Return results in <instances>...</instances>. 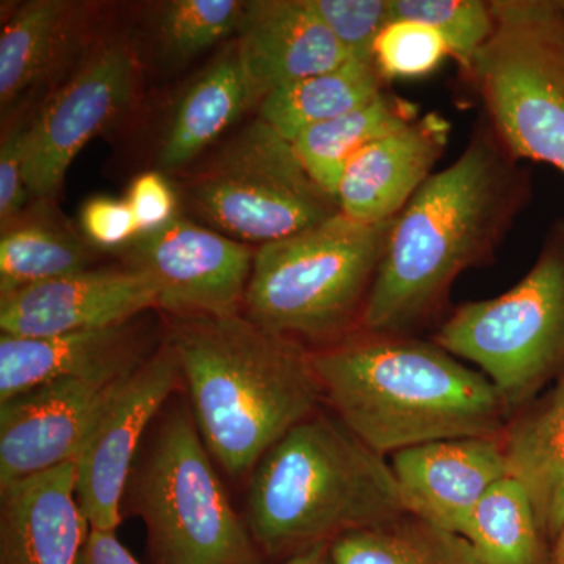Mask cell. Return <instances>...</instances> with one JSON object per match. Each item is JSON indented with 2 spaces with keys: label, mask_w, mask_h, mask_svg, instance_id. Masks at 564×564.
Returning a JSON list of instances; mask_svg holds the SVG:
<instances>
[{
  "label": "cell",
  "mask_w": 564,
  "mask_h": 564,
  "mask_svg": "<svg viewBox=\"0 0 564 564\" xmlns=\"http://www.w3.org/2000/svg\"><path fill=\"white\" fill-rule=\"evenodd\" d=\"M282 564H334L332 556V544L317 545V547L304 551L302 554L284 560Z\"/></svg>",
  "instance_id": "cell-36"
},
{
  "label": "cell",
  "mask_w": 564,
  "mask_h": 564,
  "mask_svg": "<svg viewBox=\"0 0 564 564\" xmlns=\"http://www.w3.org/2000/svg\"><path fill=\"white\" fill-rule=\"evenodd\" d=\"M212 459L192 411H173L135 481L137 511L159 564L262 563Z\"/></svg>",
  "instance_id": "cell-8"
},
{
  "label": "cell",
  "mask_w": 564,
  "mask_h": 564,
  "mask_svg": "<svg viewBox=\"0 0 564 564\" xmlns=\"http://www.w3.org/2000/svg\"><path fill=\"white\" fill-rule=\"evenodd\" d=\"M451 50L440 32L419 21H391L378 35L373 61L384 80L419 79L440 68Z\"/></svg>",
  "instance_id": "cell-30"
},
{
  "label": "cell",
  "mask_w": 564,
  "mask_h": 564,
  "mask_svg": "<svg viewBox=\"0 0 564 564\" xmlns=\"http://www.w3.org/2000/svg\"><path fill=\"white\" fill-rule=\"evenodd\" d=\"M532 196V174L481 115L462 154L393 218L361 332L415 336L436 322L455 281L496 261Z\"/></svg>",
  "instance_id": "cell-1"
},
{
  "label": "cell",
  "mask_w": 564,
  "mask_h": 564,
  "mask_svg": "<svg viewBox=\"0 0 564 564\" xmlns=\"http://www.w3.org/2000/svg\"><path fill=\"white\" fill-rule=\"evenodd\" d=\"M494 31L463 68L524 161L564 174V0H491Z\"/></svg>",
  "instance_id": "cell-7"
},
{
  "label": "cell",
  "mask_w": 564,
  "mask_h": 564,
  "mask_svg": "<svg viewBox=\"0 0 564 564\" xmlns=\"http://www.w3.org/2000/svg\"><path fill=\"white\" fill-rule=\"evenodd\" d=\"M80 564H141L121 544L117 532L110 530L90 529Z\"/></svg>",
  "instance_id": "cell-35"
},
{
  "label": "cell",
  "mask_w": 564,
  "mask_h": 564,
  "mask_svg": "<svg viewBox=\"0 0 564 564\" xmlns=\"http://www.w3.org/2000/svg\"><path fill=\"white\" fill-rule=\"evenodd\" d=\"M137 79L132 46L102 44L79 73L46 102L29 128L25 187L47 198L61 187L82 148L131 101Z\"/></svg>",
  "instance_id": "cell-10"
},
{
  "label": "cell",
  "mask_w": 564,
  "mask_h": 564,
  "mask_svg": "<svg viewBox=\"0 0 564 564\" xmlns=\"http://www.w3.org/2000/svg\"><path fill=\"white\" fill-rule=\"evenodd\" d=\"M88 262L87 248L61 229L32 221L9 225L0 239V299L87 270Z\"/></svg>",
  "instance_id": "cell-27"
},
{
  "label": "cell",
  "mask_w": 564,
  "mask_h": 564,
  "mask_svg": "<svg viewBox=\"0 0 564 564\" xmlns=\"http://www.w3.org/2000/svg\"><path fill=\"white\" fill-rule=\"evenodd\" d=\"M128 377L68 378L0 402V488L76 462Z\"/></svg>",
  "instance_id": "cell-13"
},
{
  "label": "cell",
  "mask_w": 564,
  "mask_h": 564,
  "mask_svg": "<svg viewBox=\"0 0 564 564\" xmlns=\"http://www.w3.org/2000/svg\"><path fill=\"white\" fill-rule=\"evenodd\" d=\"M131 325L46 337L0 336V402L68 378L120 380L140 364Z\"/></svg>",
  "instance_id": "cell-19"
},
{
  "label": "cell",
  "mask_w": 564,
  "mask_h": 564,
  "mask_svg": "<svg viewBox=\"0 0 564 564\" xmlns=\"http://www.w3.org/2000/svg\"><path fill=\"white\" fill-rule=\"evenodd\" d=\"M180 378L176 352L166 344L126 378L82 447L74 462L76 496L93 529L117 532L141 436Z\"/></svg>",
  "instance_id": "cell-11"
},
{
  "label": "cell",
  "mask_w": 564,
  "mask_h": 564,
  "mask_svg": "<svg viewBox=\"0 0 564 564\" xmlns=\"http://www.w3.org/2000/svg\"><path fill=\"white\" fill-rule=\"evenodd\" d=\"M386 90L375 63L347 61L326 73L276 88L259 104V118L282 139H296L311 126L359 109Z\"/></svg>",
  "instance_id": "cell-22"
},
{
  "label": "cell",
  "mask_w": 564,
  "mask_h": 564,
  "mask_svg": "<svg viewBox=\"0 0 564 564\" xmlns=\"http://www.w3.org/2000/svg\"><path fill=\"white\" fill-rule=\"evenodd\" d=\"M323 406L377 454L502 436L511 410L480 370L433 340L359 332L313 350Z\"/></svg>",
  "instance_id": "cell-2"
},
{
  "label": "cell",
  "mask_w": 564,
  "mask_h": 564,
  "mask_svg": "<svg viewBox=\"0 0 564 564\" xmlns=\"http://www.w3.org/2000/svg\"><path fill=\"white\" fill-rule=\"evenodd\" d=\"M334 564H478L462 536L404 513L332 544Z\"/></svg>",
  "instance_id": "cell-26"
},
{
  "label": "cell",
  "mask_w": 564,
  "mask_h": 564,
  "mask_svg": "<svg viewBox=\"0 0 564 564\" xmlns=\"http://www.w3.org/2000/svg\"><path fill=\"white\" fill-rule=\"evenodd\" d=\"M251 104L250 88L232 50L212 63L182 98L163 140L159 158L163 169H177L198 158Z\"/></svg>",
  "instance_id": "cell-23"
},
{
  "label": "cell",
  "mask_w": 564,
  "mask_h": 564,
  "mask_svg": "<svg viewBox=\"0 0 564 564\" xmlns=\"http://www.w3.org/2000/svg\"><path fill=\"white\" fill-rule=\"evenodd\" d=\"M478 564H549L552 541L524 489L503 478L475 508L462 534Z\"/></svg>",
  "instance_id": "cell-25"
},
{
  "label": "cell",
  "mask_w": 564,
  "mask_h": 564,
  "mask_svg": "<svg viewBox=\"0 0 564 564\" xmlns=\"http://www.w3.org/2000/svg\"><path fill=\"white\" fill-rule=\"evenodd\" d=\"M389 463L408 513L456 534H463L486 494L508 477L500 436L415 445Z\"/></svg>",
  "instance_id": "cell-15"
},
{
  "label": "cell",
  "mask_w": 564,
  "mask_h": 564,
  "mask_svg": "<svg viewBox=\"0 0 564 564\" xmlns=\"http://www.w3.org/2000/svg\"><path fill=\"white\" fill-rule=\"evenodd\" d=\"M245 2L239 0H174L159 20V41L166 57L184 61L237 32Z\"/></svg>",
  "instance_id": "cell-28"
},
{
  "label": "cell",
  "mask_w": 564,
  "mask_h": 564,
  "mask_svg": "<svg viewBox=\"0 0 564 564\" xmlns=\"http://www.w3.org/2000/svg\"><path fill=\"white\" fill-rule=\"evenodd\" d=\"M392 223L356 221L339 212L261 245L245 293L247 317L306 347L318 344L315 350L361 332Z\"/></svg>",
  "instance_id": "cell-5"
},
{
  "label": "cell",
  "mask_w": 564,
  "mask_h": 564,
  "mask_svg": "<svg viewBox=\"0 0 564 564\" xmlns=\"http://www.w3.org/2000/svg\"><path fill=\"white\" fill-rule=\"evenodd\" d=\"M132 259L158 285L162 310L177 317H223L243 306L254 254L226 234L176 217L140 236Z\"/></svg>",
  "instance_id": "cell-12"
},
{
  "label": "cell",
  "mask_w": 564,
  "mask_h": 564,
  "mask_svg": "<svg viewBox=\"0 0 564 564\" xmlns=\"http://www.w3.org/2000/svg\"><path fill=\"white\" fill-rule=\"evenodd\" d=\"M90 529L74 463L0 488V564H80Z\"/></svg>",
  "instance_id": "cell-18"
},
{
  "label": "cell",
  "mask_w": 564,
  "mask_h": 564,
  "mask_svg": "<svg viewBox=\"0 0 564 564\" xmlns=\"http://www.w3.org/2000/svg\"><path fill=\"white\" fill-rule=\"evenodd\" d=\"M549 564H564V527L562 532L556 534L554 541H552L551 558Z\"/></svg>",
  "instance_id": "cell-37"
},
{
  "label": "cell",
  "mask_w": 564,
  "mask_h": 564,
  "mask_svg": "<svg viewBox=\"0 0 564 564\" xmlns=\"http://www.w3.org/2000/svg\"><path fill=\"white\" fill-rule=\"evenodd\" d=\"M140 236L165 228L176 218V196L161 173H143L132 181L128 198Z\"/></svg>",
  "instance_id": "cell-34"
},
{
  "label": "cell",
  "mask_w": 564,
  "mask_h": 564,
  "mask_svg": "<svg viewBox=\"0 0 564 564\" xmlns=\"http://www.w3.org/2000/svg\"><path fill=\"white\" fill-rule=\"evenodd\" d=\"M31 126L18 121L9 132L3 133L0 147V220L2 228L24 206L29 192L25 187V152Z\"/></svg>",
  "instance_id": "cell-33"
},
{
  "label": "cell",
  "mask_w": 564,
  "mask_h": 564,
  "mask_svg": "<svg viewBox=\"0 0 564 564\" xmlns=\"http://www.w3.org/2000/svg\"><path fill=\"white\" fill-rule=\"evenodd\" d=\"M433 343L473 362L511 413L564 372V218L552 223L529 273L510 291L455 307Z\"/></svg>",
  "instance_id": "cell-6"
},
{
  "label": "cell",
  "mask_w": 564,
  "mask_h": 564,
  "mask_svg": "<svg viewBox=\"0 0 564 564\" xmlns=\"http://www.w3.org/2000/svg\"><path fill=\"white\" fill-rule=\"evenodd\" d=\"M419 117L414 102L384 90L359 109L311 126L292 144L311 177L336 198L345 169L364 148Z\"/></svg>",
  "instance_id": "cell-21"
},
{
  "label": "cell",
  "mask_w": 564,
  "mask_h": 564,
  "mask_svg": "<svg viewBox=\"0 0 564 564\" xmlns=\"http://www.w3.org/2000/svg\"><path fill=\"white\" fill-rule=\"evenodd\" d=\"M419 21L440 32L462 69L494 31L491 2L484 0H391V21Z\"/></svg>",
  "instance_id": "cell-29"
},
{
  "label": "cell",
  "mask_w": 564,
  "mask_h": 564,
  "mask_svg": "<svg viewBox=\"0 0 564 564\" xmlns=\"http://www.w3.org/2000/svg\"><path fill=\"white\" fill-rule=\"evenodd\" d=\"M82 229L91 243L117 248L139 239L140 229L126 199L96 196L82 207Z\"/></svg>",
  "instance_id": "cell-32"
},
{
  "label": "cell",
  "mask_w": 564,
  "mask_h": 564,
  "mask_svg": "<svg viewBox=\"0 0 564 564\" xmlns=\"http://www.w3.org/2000/svg\"><path fill=\"white\" fill-rule=\"evenodd\" d=\"M82 20L65 0H32L14 11L0 33V102L9 106L61 57Z\"/></svg>",
  "instance_id": "cell-24"
},
{
  "label": "cell",
  "mask_w": 564,
  "mask_h": 564,
  "mask_svg": "<svg viewBox=\"0 0 564 564\" xmlns=\"http://www.w3.org/2000/svg\"><path fill=\"white\" fill-rule=\"evenodd\" d=\"M352 61L375 63L378 35L391 22V0H310Z\"/></svg>",
  "instance_id": "cell-31"
},
{
  "label": "cell",
  "mask_w": 564,
  "mask_h": 564,
  "mask_svg": "<svg viewBox=\"0 0 564 564\" xmlns=\"http://www.w3.org/2000/svg\"><path fill=\"white\" fill-rule=\"evenodd\" d=\"M404 513L389 459L323 406L252 469L245 522L263 556L288 560Z\"/></svg>",
  "instance_id": "cell-4"
},
{
  "label": "cell",
  "mask_w": 564,
  "mask_h": 564,
  "mask_svg": "<svg viewBox=\"0 0 564 564\" xmlns=\"http://www.w3.org/2000/svg\"><path fill=\"white\" fill-rule=\"evenodd\" d=\"M151 274L131 269L82 270L0 299L6 336L46 337L126 325L158 306Z\"/></svg>",
  "instance_id": "cell-14"
},
{
  "label": "cell",
  "mask_w": 564,
  "mask_h": 564,
  "mask_svg": "<svg viewBox=\"0 0 564 564\" xmlns=\"http://www.w3.org/2000/svg\"><path fill=\"white\" fill-rule=\"evenodd\" d=\"M451 133V121L430 111L364 148L340 180V214L361 223L393 220L432 176Z\"/></svg>",
  "instance_id": "cell-17"
},
{
  "label": "cell",
  "mask_w": 564,
  "mask_h": 564,
  "mask_svg": "<svg viewBox=\"0 0 564 564\" xmlns=\"http://www.w3.org/2000/svg\"><path fill=\"white\" fill-rule=\"evenodd\" d=\"M252 104L304 77L350 61L310 0L245 2L234 47Z\"/></svg>",
  "instance_id": "cell-16"
},
{
  "label": "cell",
  "mask_w": 564,
  "mask_h": 564,
  "mask_svg": "<svg viewBox=\"0 0 564 564\" xmlns=\"http://www.w3.org/2000/svg\"><path fill=\"white\" fill-rule=\"evenodd\" d=\"M193 209L228 237L261 245L339 214L291 141L261 118L248 124L188 185Z\"/></svg>",
  "instance_id": "cell-9"
},
{
  "label": "cell",
  "mask_w": 564,
  "mask_h": 564,
  "mask_svg": "<svg viewBox=\"0 0 564 564\" xmlns=\"http://www.w3.org/2000/svg\"><path fill=\"white\" fill-rule=\"evenodd\" d=\"M169 344L204 444L232 477L323 408L313 350L240 314L180 317Z\"/></svg>",
  "instance_id": "cell-3"
},
{
  "label": "cell",
  "mask_w": 564,
  "mask_h": 564,
  "mask_svg": "<svg viewBox=\"0 0 564 564\" xmlns=\"http://www.w3.org/2000/svg\"><path fill=\"white\" fill-rule=\"evenodd\" d=\"M500 440L508 478L524 489L554 541L564 527V372L513 411Z\"/></svg>",
  "instance_id": "cell-20"
}]
</instances>
